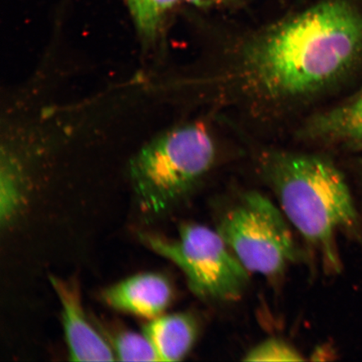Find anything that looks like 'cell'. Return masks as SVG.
I'll return each instance as SVG.
<instances>
[{
  "label": "cell",
  "mask_w": 362,
  "mask_h": 362,
  "mask_svg": "<svg viewBox=\"0 0 362 362\" xmlns=\"http://www.w3.org/2000/svg\"><path fill=\"white\" fill-rule=\"evenodd\" d=\"M244 361H301L300 353L280 339H269L249 351Z\"/></svg>",
  "instance_id": "4fadbf2b"
},
{
  "label": "cell",
  "mask_w": 362,
  "mask_h": 362,
  "mask_svg": "<svg viewBox=\"0 0 362 362\" xmlns=\"http://www.w3.org/2000/svg\"><path fill=\"white\" fill-rule=\"evenodd\" d=\"M23 194L19 164L11 153L1 158V219L10 221L19 207Z\"/></svg>",
  "instance_id": "7c38bea8"
},
{
  "label": "cell",
  "mask_w": 362,
  "mask_h": 362,
  "mask_svg": "<svg viewBox=\"0 0 362 362\" xmlns=\"http://www.w3.org/2000/svg\"><path fill=\"white\" fill-rule=\"evenodd\" d=\"M361 49L362 17L349 4L329 0L247 40L233 76L256 100L300 101L345 74Z\"/></svg>",
  "instance_id": "6da1fadb"
},
{
  "label": "cell",
  "mask_w": 362,
  "mask_h": 362,
  "mask_svg": "<svg viewBox=\"0 0 362 362\" xmlns=\"http://www.w3.org/2000/svg\"><path fill=\"white\" fill-rule=\"evenodd\" d=\"M217 232L250 273L274 279L298 257V249L282 212L259 192L242 201L221 217Z\"/></svg>",
  "instance_id": "5b68a950"
},
{
  "label": "cell",
  "mask_w": 362,
  "mask_h": 362,
  "mask_svg": "<svg viewBox=\"0 0 362 362\" xmlns=\"http://www.w3.org/2000/svg\"><path fill=\"white\" fill-rule=\"evenodd\" d=\"M51 284L61 303L62 325L70 360H115L110 341L94 327L86 315L78 285L57 277L51 278Z\"/></svg>",
  "instance_id": "8992f818"
},
{
  "label": "cell",
  "mask_w": 362,
  "mask_h": 362,
  "mask_svg": "<svg viewBox=\"0 0 362 362\" xmlns=\"http://www.w3.org/2000/svg\"><path fill=\"white\" fill-rule=\"evenodd\" d=\"M115 358L122 361H158L151 341L144 333L119 330L107 338Z\"/></svg>",
  "instance_id": "8fae6325"
},
{
  "label": "cell",
  "mask_w": 362,
  "mask_h": 362,
  "mask_svg": "<svg viewBox=\"0 0 362 362\" xmlns=\"http://www.w3.org/2000/svg\"><path fill=\"white\" fill-rule=\"evenodd\" d=\"M309 141H362V94L356 100L316 115L300 134Z\"/></svg>",
  "instance_id": "9c48e42d"
},
{
  "label": "cell",
  "mask_w": 362,
  "mask_h": 362,
  "mask_svg": "<svg viewBox=\"0 0 362 362\" xmlns=\"http://www.w3.org/2000/svg\"><path fill=\"white\" fill-rule=\"evenodd\" d=\"M362 142V141H361Z\"/></svg>",
  "instance_id": "9a60e30c"
},
{
  "label": "cell",
  "mask_w": 362,
  "mask_h": 362,
  "mask_svg": "<svg viewBox=\"0 0 362 362\" xmlns=\"http://www.w3.org/2000/svg\"><path fill=\"white\" fill-rule=\"evenodd\" d=\"M173 298L169 279L156 273L131 276L102 293L103 302L113 310L148 320L165 313Z\"/></svg>",
  "instance_id": "52a82bcc"
},
{
  "label": "cell",
  "mask_w": 362,
  "mask_h": 362,
  "mask_svg": "<svg viewBox=\"0 0 362 362\" xmlns=\"http://www.w3.org/2000/svg\"><path fill=\"white\" fill-rule=\"evenodd\" d=\"M214 140L194 123L158 136L130 162L129 173L143 210L158 214L187 193L214 165Z\"/></svg>",
  "instance_id": "3957f363"
},
{
  "label": "cell",
  "mask_w": 362,
  "mask_h": 362,
  "mask_svg": "<svg viewBox=\"0 0 362 362\" xmlns=\"http://www.w3.org/2000/svg\"><path fill=\"white\" fill-rule=\"evenodd\" d=\"M262 167L285 217L329 266L337 267L334 235L356 221L342 175L322 158L288 152L264 153Z\"/></svg>",
  "instance_id": "7a4b0ae2"
},
{
  "label": "cell",
  "mask_w": 362,
  "mask_h": 362,
  "mask_svg": "<svg viewBox=\"0 0 362 362\" xmlns=\"http://www.w3.org/2000/svg\"><path fill=\"white\" fill-rule=\"evenodd\" d=\"M144 242L179 267L199 297L234 301L247 287L249 272L217 230L188 223L181 226L175 239L146 235Z\"/></svg>",
  "instance_id": "277c9868"
},
{
  "label": "cell",
  "mask_w": 362,
  "mask_h": 362,
  "mask_svg": "<svg viewBox=\"0 0 362 362\" xmlns=\"http://www.w3.org/2000/svg\"><path fill=\"white\" fill-rule=\"evenodd\" d=\"M179 0H127L131 16L142 37L155 39L163 22Z\"/></svg>",
  "instance_id": "30bf717a"
},
{
  "label": "cell",
  "mask_w": 362,
  "mask_h": 362,
  "mask_svg": "<svg viewBox=\"0 0 362 362\" xmlns=\"http://www.w3.org/2000/svg\"><path fill=\"white\" fill-rule=\"evenodd\" d=\"M158 361H179L191 351L198 334V325L188 313L163 314L144 327Z\"/></svg>",
  "instance_id": "ba28073f"
},
{
  "label": "cell",
  "mask_w": 362,
  "mask_h": 362,
  "mask_svg": "<svg viewBox=\"0 0 362 362\" xmlns=\"http://www.w3.org/2000/svg\"><path fill=\"white\" fill-rule=\"evenodd\" d=\"M198 7H210L226 1V0H185Z\"/></svg>",
  "instance_id": "5bb4252c"
}]
</instances>
